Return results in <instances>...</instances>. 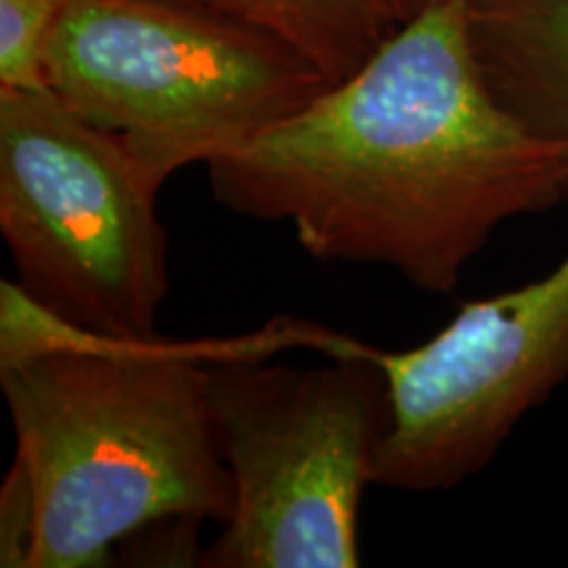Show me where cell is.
Masks as SVG:
<instances>
[{"mask_svg": "<svg viewBox=\"0 0 568 568\" xmlns=\"http://www.w3.org/2000/svg\"><path fill=\"white\" fill-rule=\"evenodd\" d=\"M209 408L234 508L205 568H355L358 510L389 429L376 358L209 366Z\"/></svg>", "mask_w": 568, "mask_h": 568, "instance_id": "4", "label": "cell"}, {"mask_svg": "<svg viewBox=\"0 0 568 568\" xmlns=\"http://www.w3.org/2000/svg\"><path fill=\"white\" fill-rule=\"evenodd\" d=\"M45 84L163 184L245 151L329 80L272 32L184 0H71Z\"/></svg>", "mask_w": 568, "mask_h": 568, "instance_id": "3", "label": "cell"}, {"mask_svg": "<svg viewBox=\"0 0 568 568\" xmlns=\"http://www.w3.org/2000/svg\"><path fill=\"white\" fill-rule=\"evenodd\" d=\"M161 184L51 88H0V232L19 284L71 324L155 337L169 293Z\"/></svg>", "mask_w": 568, "mask_h": 568, "instance_id": "5", "label": "cell"}, {"mask_svg": "<svg viewBox=\"0 0 568 568\" xmlns=\"http://www.w3.org/2000/svg\"><path fill=\"white\" fill-rule=\"evenodd\" d=\"M468 27L497 101L568 82V0H468Z\"/></svg>", "mask_w": 568, "mask_h": 568, "instance_id": "8", "label": "cell"}, {"mask_svg": "<svg viewBox=\"0 0 568 568\" xmlns=\"http://www.w3.org/2000/svg\"><path fill=\"white\" fill-rule=\"evenodd\" d=\"M209 176L224 209L293 224L318 261L453 293L503 222L566 203L568 166L495 98L468 0H426L364 67Z\"/></svg>", "mask_w": 568, "mask_h": 568, "instance_id": "1", "label": "cell"}, {"mask_svg": "<svg viewBox=\"0 0 568 568\" xmlns=\"http://www.w3.org/2000/svg\"><path fill=\"white\" fill-rule=\"evenodd\" d=\"M376 364L389 393L376 485L458 487L568 379V253L542 280L464 303L429 343L379 351Z\"/></svg>", "mask_w": 568, "mask_h": 568, "instance_id": "6", "label": "cell"}, {"mask_svg": "<svg viewBox=\"0 0 568 568\" xmlns=\"http://www.w3.org/2000/svg\"><path fill=\"white\" fill-rule=\"evenodd\" d=\"M226 13L290 42L329 82L351 77L372 59L426 0H184Z\"/></svg>", "mask_w": 568, "mask_h": 568, "instance_id": "7", "label": "cell"}, {"mask_svg": "<svg viewBox=\"0 0 568 568\" xmlns=\"http://www.w3.org/2000/svg\"><path fill=\"white\" fill-rule=\"evenodd\" d=\"M71 0H0V88L45 84L48 40Z\"/></svg>", "mask_w": 568, "mask_h": 568, "instance_id": "9", "label": "cell"}, {"mask_svg": "<svg viewBox=\"0 0 568 568\" xmlns=\"http://www.w3.org/2000/svg\"><path fill=\"white\" fill-rule=\"evenodd\" d=\"M290 345L335 358L372 351L290 318L201 343L109 337L53 314L19 282H0L11 474L32 506L27 568L105 566L119 542L169 518L226 524L234 487L211 422L209 366Z\"/></svg>", "mask_w": 568, "mask_h": 568, "instance_id": "2", "label": "cell"}]
</instances>
